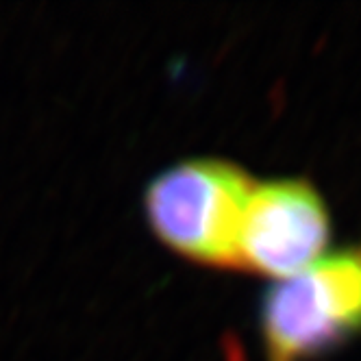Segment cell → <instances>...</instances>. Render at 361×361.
Returning a JSON list of instances; mask_svg holds the SVG:
<instances>
[{"instance_id":"7a4b0ae2","label":"cell","mask_w":361,"mask_h":361,"mask_svg":"<svg viewBox=\"0 0 361 361\" xmlns=\"http://www.w3.org/2000/svg\"><path fill=\"white\" fill-rule=\"evenodd\" d=\"M266 361H314L361 335V250L344 248L274 281L259 309Z\"/></svg>"},{"instance_id":"3957f363","label":"cell","mask_w":361,"mask_h":361,"mask_svg":"<svg viewBox=\"0 0 361 361\" xmlns=\"http://www.w3.org/2000/svg\"><path fill=\"white\" fill-rule=\"evenodd\" d=\"M333 218L322 192L302 176L255 183L240 224L238 268L274 281L326 255Z\"/></svg>"},{"instance_id":"6da1fadb","label":"cell","mask_w":361,"mask_h":361,"mask_svg":"<svg viewBox=\"0 0 361 361\" xmlns=\"http://www.w3.org/2000/svg\"><path fill=\"white\" fill-rule=\"evenodd\" d=\"M257 180L238 164L196 157L150 180L144 209L152 233L190 262L238 268V238Z\"/></svg>"}]
</instances>
